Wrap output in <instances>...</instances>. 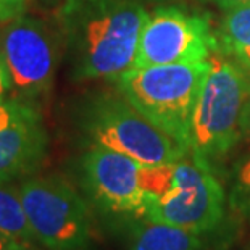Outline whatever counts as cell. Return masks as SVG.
<instances>
[{
  "label": "cell",
  "mask_w": 250,
  "mask_h": 250,
  "mask_svg": "<svg viewBox=\"0 0 250 250\" xmlns=\"http://www.w3.org/2000/svg\"><path fill=\"white\" fill-rule=\"evenodd\" d=\"M37 105L23 102L15 97H8L0 100V131L7 129L8 126L17 123L18 120L24 118L31 111L36 110Z\"/></svg>",
  "instance_id": "obj_15"
},
{
  "label": "cell",
  "mask_w": 250,
  "mask_h": 250,
  "mask_svg": "<svg viewBox=\"0 0 250 250\" xmlns=\"http://www.w3.org/2000/svg\"><path fill=\"white\" fill-rule=\"evenodd\" d=\"M210 60L131 68L118 81L120 92L189 153L190 126Z\"/></svg>",
  "instance_id": "obj_4"
},
{
  "label": "cell",
  "mask_w": 250,
  "mask_h": 250,
  "mask_svg": "<svg viewBox=\"0 0 250 250\" xmlns=\"http://www.w3.org/2000/svg\"><path fill=\"white\" fill-rule=\"evenodd\" d=\"M44 2H47V3H52V2H55V0H44Z\"/></svg>",
  "instance_id": "obj_20"
},
{
  "label": "cell",
  "mask_w": 250,
  "mask_h": 250,
  "mask_svg": "<svg viewBox=\"0 0 250 250\" xmlns=\"http://www.w3.org/2000/svg\"><path fill=\"white\" fill-rule=\"evenodd\" d=\"M150 190L144 218L152 221L205 236L225 218V189L210 165L192 155L153 168Z\"/></svg>",
  "instance_id": "obj_3"
},
{
  "label": "cell",
  "mask_w": 250,
  "mask_h": 250,
  "mask_svg": "<svg viewBox=\"0 0 250 250\" xmlns=\"http://www.w3.org/2000/svg\"><path fill=\"white\" fill-rule=\"evenodd\" d=\"M0 250H26V249L21 247L13 239H10L7 234L0 232Z\"/></svg>",
  "instance_id": "obj_19"
},
{
  "label": "cell",
  "mask_w": 250,
  "mask_h": 250,
  "mask_svg": "<svg viewBox=\"0 0 250 250\" xmlns=\"http://www.w3.org/2000/svg\"><path fill=\"white\" fill-rule=\"evenodd\" d=\"M12 95V79H10L7 63L0 52V100L8 99Z\"/></svg>",
  "instance_id": "obj_17"
},
{
  "label": "cell",
  "mask_w": 250,
  "mask_h": 250,
  "mask_svg": "<svg viewBox=\"0 0 250 250\" xmlns=\"http://www.w3.org/2000/svg\"><path fill=\"white\" fill-rule=\"evenodd\" d=\"M127 250H202L200 236L183 228L152 221L148 218H131L126 221Z\"/></svg>",
  "instance_id": "obj_11"
},
{
  "label": "cell",
  "mask_w": 250,
  "mask_h": 250,
  "mask_svg": "<svg viewBox=\"0 0 250 250\" xmlns=\"http://www.w3.org/2000/svg\"><path fill=\"white\" fill-rule=\"evenodd\" d=\"M210 2L216 3L223 10H231V8L244 7V5H250V0H210Z\"/></svg>",
  "instance_id": "obj_18"
},
{
  "label": "cell",
  "mask_w": 250,
  "mask_h": 250,
  "mask_svg": "<svg viewBox=\"0 0 250 250\" xmlns=\"http://www.w3.org/2000/svg\"><path fill=\"white\" fill-rule=\"evenodd\" d=\"M148 13L137 0H63L57 29L76 81H118L134 65Z\"/></svg>",
  "instance_id": "obj_1"
},
{
  "label": "cell",
  "mask_w": 250,
  "mask_h": 250,
  "mask_svg": "<svg viewBox=\"0 0 250 250\" xmlns=\"http://www.w3.org/2000/svg\"><path fill=\"white\" fill-rule=\"evenodd\" d=\"M78 127L89 146L123 153L144 167L171 163L189 155L121 92L97 94L84 100L78 113Z\"/></svg>",
  "instance_id": "obj_5"
},
{
  "label": "cell",
  "mask_w": 250,
  "mask_h": 250,
  "mask_svg": "<svg viewBox=\"0 0 250 250\" xmlns=\"http://www.w3.org/2000/svg\"><path fill=\"white\" fill-rule=\"evenodd\" d=\"M26 215L37 242L47 250H84L92 239L86 200L57 174L24 179L20 186Z\"/></svg>",
  "instance_id": "obj_6"
},
{
  "label": "cell",
  "mask_w": 250,
  "mask_h": 250,
  "mask_svg": "<svg viewBox=\"0 0 250 250\" xmlns=\"http://www.w3.org/2000/svg\"><path fill=\"white\" fill-rule=\"evenodd\" d=\"M249 250H250V249H249Z\"/></svg>",
  "instance_id": "obj_22"
},
{
  "label": "cell",
  "mask_w": 250,
  "mask_h": 250,
  "mask_svg": "<svg viewBox=\"0 0 250 250\" xmlns=\"http://www.w3.org/2000/svg\"><path fill=\"white\" fill-rule=\"evenodd\" d=\"M158 2H168V0H158Z\"/></svg>",
  "instance_id": "obj_21"
},
{
  "label": "cell",
  "mask_w": 250,
  "mask_h": 250,
  "mask_svg": "<svg viewBox=\"0 0 250 250\" xmlns=\"http://www.w3.org/2000/svg\"><path fill=\"white\" fill-rule=\"evenodd\" d=\"M0 232L18 242L26 250H33L37 239L29 225L20 188L10 184V181L0 179Z\"/></svg>",
  "instance_id": "obj_13"
},
{
  "label": "cell",
  "mask_w": 250,
  "mask_h": 250,
  "mask_svg": "<svg viewBox=\"0 0 250 250\" xmlns=\"http://www.w3.org/2000/svg\"><path fill=\"white\" fill-rule=\"evenodd\" d=\"M218 49L250 71V5L226 10L216 31Z\"/></svg>",
  "instance_id": "obj_12"
},
{
  "label": "cell",
  "mask_w": 250,
  "mask_h": 250,
  "mask_svg": "<svg viewBox=\"0 0 250 250\" xmlns=\"http://www.w3.org/2000/svg\"><path fill=\"white\" fill-rule=\"evenodd\" d=\"M62 39L58 29L36 17L8 21L0 36V52L12 79V95L36 105L54 86Z\"/></svg>",
  "instance_id": "obj_7"
},
{
  "label": "cell",
  "mask_w": 250,
  "mask_h": 250,
  "mask_svg": "<svg viewBox=\"0 0 250 250\" xmlns=\"http://www.w3.org/2000/svg\"><path fill=\"white\" fill-rule=\"evenodd\" d=\"M29 0H0V23H8L24 15Z\"/></svg>",
  "instance_id": "obj_16"
},
{
  "label": "cell",
  "mask_w": 250,
  "mask_h": 250,
  "mask_svg": "<svg viewBox=\"0 0 250 250\" xmlns=\"http://www.w3.org/2000/svg\"><path fill=\"white\" fill-rule=\"evenodd\" d=\"M210 63L192 116L189 155L211 167L250 131V78L220 50Z\"/></svg>",
  "instance_id": "obj_2"
},
{
  "label": "cell",
  "mask_w": 250,
  "mask_h": 250,
  "mask_svg": "<svg viewBox=\"0 0 250 250\" xmlns=\"http://www.w3.org/2000/svg\"><path fill=\"white\" fill-rule=\"evenodd\" d=\"M216 50V34L208 18L162 7L148 15L144 24L132 68L207 62Z\"/></svg>",
  "instance_id": "obj_8"
},
{
  "label": "cell",
  "mask_w": 250,
  "mask_h": 250,
  "mask_svg": "<svg viewBox=\"0 0 250 250\" xmlns=\"http://www.w3.org/2000/svg\"><path fill=\"white\" fill-rule=\"evenodd\" d=\"M142 167L134 158L110 148L89 146L79 160V179L94 208L127 221L144 218L147 195L141 184Z\"/></svg>",
  "instance_id": "obj_9"
},
{
  "label": "cell",
  "mask_w": 250,
  "mask_h": 250,
  "mask_svg": "<svg viewBox=\"0 0 250 250\" xmlns=\"http://www.w3.org/2000/svg\"><path fill=\"white\" fill-rule=\"evenodd\" d=\"M49 147V137L39 110L0 131V179L26 178L42 167Z\"/></svg>",
  "instance_id": "obj_10"
},
{
  "label": "cell",
  "mask_w": 250,
  "mask_h": 250,
  "mask_svg": "<svg viewBox=\"0 0 250 250\" xmlns=\"http://www.w3.org/2000/svg\"><path fill=\"white\" fill-rule=\"evenodd\" d=\"M228 204L234 213L250 223V153L234 165Z\"/></svg>",
  "instance_id": "obj_14"
}]
</instances>
